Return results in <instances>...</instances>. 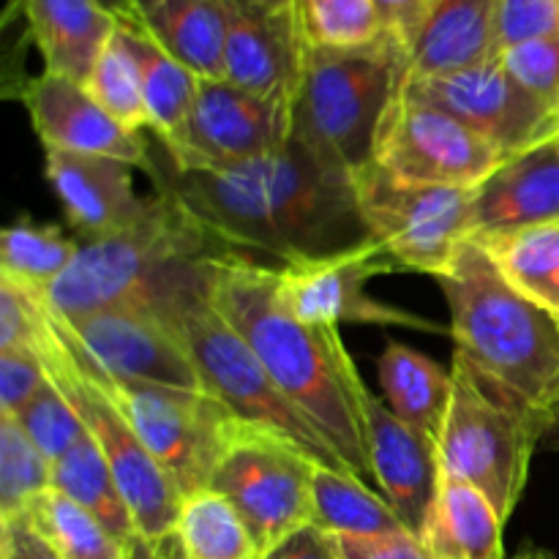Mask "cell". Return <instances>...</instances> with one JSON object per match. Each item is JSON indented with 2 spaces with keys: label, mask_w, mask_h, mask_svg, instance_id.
<instances>
[{
  "label": "cell",
  "mask_w": 559,
  "mask_h": 559,
  "mask_svg": "<svg viewBox=\"0 0 559 559\" xmlns=\"http://www.w3.org/2000/svg\"><path fill=\"white\" fill-rule=\"evenodd\" d=\"M500 63L524 91L559 115V33L502 49Z\"/></svg>",
  "instance_id": "8d00e7d4"
},
{
  "label": "cell",
  "mask_w": 559,
  "mask_h": 559,
  "mask_svg": "<svg viewBox=\"0 0 559 559\" xmlns=\"http://www.w3.org/2000/svg\"><path fill=\"white\" fill-rule=\"evenodd\" d=\"M374 5L380 11L385 36L393 38L409 58L440 0H374Z\"/></svg>",
  "instance_id": "60d3db41"
},
{
  "label": "cell",
  "mask_w": 559,
  "mask_h": 559,
  "mask_svg": "<svg viewBox=\"0 0 559 559\" xmlns=\"http://www.w3.org/2000/svg\"><path fill=\"white\" fill-rule=\"evenodd\" d=\"M47 369L31 349H0V415H16L44 385Z\"/></svg>",
  "instance_id": "f35d334b"
},
{
  "label": "cell",
  "mask_w": 559,
  "mask_h": 559,
  "mask_svg": "<svg viewBox=\"0 0 559 559\" xmlns=\"http://www.w3.org/2000/svg\"><path fill=\"white\" fill-rule=\"evenodd\" d=\"M85 87L120 126L136 131V134L142 129H151L140 63H136V55L131 52L129 41H126L123 31H120V22L115 27L112 38L107 41V47L98 55Z\"/></svg>",
  "instance_id": "d6a6232c"
},
{
  "label": "cell",
  "mask_w": 559,
  "mask_h": 559,
  "mask_svg": "<svg viewBox=\"0 0 559 559\" xmlns=\"http://www.w3.org/2000/svg\"><path fill=\"white\" fill-rule=\"evenodd\" d=\"M497 58V0H440L409 52L407 76L456 74Z\"/></svg>",
  "instance_id": "603a6c76"
},
{
  "label": "cell",
  "mask_w": 559,
  "mask_h": 559,
  "mask_svg": "<svg viewBox=\"0 0 559 559\" xmlns=\"http://www.w3.org/2000/svg\"><path fill=\"white\" fill-rule=\"evenodd\" d=\"M63 559H129V549L63 491L49 489L22 513Z\"/></svg>",
  "instance_id": "4dcf8cb0"
},
{
  "label": "cell",
  "mask_w": 559,
  "mask_h": 559,
  "mask_svg": "<svg viewBox=\"0 0 559 559\" xmlns=\"http://www.w3.org/2000/svg\"><path fill=\"white\" fill-rule=\"evenodd\" d=\"M377 371L388 409L409 429L437 442L451 404L453 374L399 342H388L377 360Z\"/></svg>",
  "instance_id": "d4e9b609"
},
{
  "label": "cell",
  "mask_w": 559,
  "mask_h": 559,
  "mask_svg": "<svg viewBox=\"0 0 559 559\" xmlns=\"http://www.w3.org/2000/svg\"><path fill=\"white\" fill-rule=\"evenodd\" d=\"M80 246L60 227L20 218L0 238V273L47 295L76 260Z\"/></svg>",
  "instance_id": "1f68e13d"
},
{
  "label": "cell",
  "mask_w": 559,
  "mask_h": 559,
  "mask_svg": "<svg viewBox=\"0 0 559 559\" xmlns=\"http://www.w3.org/2000/svg\"><path fill=\"white\" fill-rule=\"evenodd\" d=\"M298 9L311 47L355 49L385 38L374 0H300Z\"/></svg>",
  "instance_id": "e575fe53"
},
{
  "label": "cell",
  "mask_w": 559,
  "mask_h": 559,
  "mask_svg": "<svg viewBox=\"0 0 559 559\" xmlns=\"http://www.w3.org/2000/svg\"><path fill=\"white\" fill-rule=\"evenodd\" d=\"M409 58L393 38L355 49H306L293 102V140L349 175L374 162V142Z\"/></svg>",
  "instance_id": "5b68a950"
},
{
  "label": "cell",
  "mask_w": 559,
  "mask_h": 559,
  "mask_svg": "<svg viewBox=\"0 0 559 559\" xmlns=\"http://www.w3.org/2000/svg\"><path fill=\"white\" fill-rule=\"evenodd\" d=\"M47 151L109 156L151 173L153 156L136 131L120 126L82 82L41 71L20 93Z\"/></svg>",
  "instance_id": "2e32d148"
},
{
  "label": "cell",
  "mask_w": 559,
  "mask_h": 559,
  "mask_svg": "<svg viewBox=\"0 0 559 559\" xmlns=\"http://www.w3.org/2000/svg\"><path fill=\"white\" fill-rule=\"evenodd\" d=\"M353 186L369 238L385 249L399 271L437 278L469 240L475 189L402 183L374 162L353 173Z\"/></svg>",
  "instance_id": "9c48e42d"
},
{
  "label": "cell",
  "mask_w": 559,
  "mask_h": 559,
  "mask_svg": "<svg viewBox=\"0 0 559 559\" xmlns=\"http://www.w3.org/2000/svg\"><path fill=\"white\" fill-rule=\"evenodd\" d=\"M502 162L506 156L478 131L402 91L388 107L374 142L377 167L413 186L478 189Z\"/></svg>",
  "instance_id": "8fae6325"
},
{
  "label": "cell",
  "mask_w": 559,
  "mask_h": 559,
  "mask_svg": "<svg viewBox=\"0 0 559 559\" xmlns=\"http://www.w3.org/2000/svg\"><path fill=\"white\" fill-rule=\"evenodd\" d=\"M123 20L134 22L200 80H224V0H129Z\"/></svg>",
  "instance_id": "7402d4cb"
},
{
  "label": "cell",
  "mask_w": 559,
  "mask_h": 559,
  "mask_svg": "<svg viewBox=\"0 0 559 559\" xmlns=\"http://www.w3.org/2000/svg\"><path fill=\"white\" fill-rule=\"evenodd\" d=\"M559 222V136L508 156L475 189L469 240Z\"/></svg>",
  "instance_id": "d6986e66"
},
{
  "label": "cell",
  "mask_w": 559,
  "mask_h": 559,
  "mask_svg": "<svg viewBox=\"0 0 559 559\" xmlns=\"http://www.w3.org/2000/svg\"><path fill=\"white\" fill-rule=\"evenodd\" d=\"M364 420L371 478L380 484L404 530L420 535L442 475L437 442L402 424L369 388L364 393Z\"/></svg>",
  "instance_id": "ac0fdd59"
},
{
  "label": "cell",
  "mask_w": 559,
  "mask_h": 559,
  "mask_svg": "<svg viewBox=\"0 0 559 559\" xmlns=\"http://www.w3.org/2000/svg\"><path fill=\"white\" fill-rule=\"evenodd\" d=\"M559 33V0H497L500 52Z\"/></svg>",
  "instance_id": "74e56055"
},
{
  "label": "cell",
  "mask_w": 559,
  "mask_h": 559,
  "mask_svg": "<svg viewBox=\"0 0 559 559\" xmlns=\"http://www.w3.org/2000/svg\"><path fill=\"white\" fill-rule=\"evenodd\" d=\"M211 300L284 396L322 431L360 480H369L366 382L338 328L309 325L295 317L278 293V267L262 265L243 251L211 260Z\"/></svg>",
  "instance_id": "7a4b0ae2"
},
{
  "label": "cell",
  "mask_w": 559,
  "mask_h": 559,
  "mask_svg": "<svg viewBox=\"0 0 559 559\" xmlns=\"http://www.w3.org/2000/svg\"><path fill=\"white\" fill-rule=\"evenodd\" d=\"M44 71L85 85L98 55L118 27L102 0H20Z\"/></svg>",
  "instance_id": "44dd1931"
},
{
  "label": "cell",
  "mask_w": 559,
  "mask_h": 559,
  "mask_svg": "<svg viewBox=\"0 0 559 559\" xmlns=\"http://www.w3.org/2000/svg\"><path fill=\"white\" fill-rule=\"evenodd\" d=\"M52 489L63 491L76 506L93 513L129 551L142 540L129 502H126L102 448L93 442L91 435L80 445L71 448L66 456L52 462Z\"/></svg>",
  "instance_id": "4316f807"
},
{
  "label": "cell",
  "mask_w": 559,
  "mask_h": 559,
  "mask_svg": "<svg viewBox=\"0 0 559 559\" xmlns=\"http://www.w3.org/2000/svg\"><path fill=\"white\" fill-rule=\"evenodd\" d=\"M317 464L273 431L243 424L207 489L240 513L265 557L311 524V478Z\"/></svg>",
  "instance_id": "30bf717a"
},
{
  "label": "cell",
  "mask_w": 559,
  "mask_h": 559,
  "mask_svg": "<svg viewBox=\"0 0 559 559\" xmlns=\"http://www.w3.org/2000/svg\"><path fill=\"white\" fill-rule=\"evenodd\" d=\"M336 551L342 559H429L418 535L388 533V535H333Z\"/></svg>",
  "instance_id": "ab89813d"
},
{
  "label": "cell",
  "mask_w": 559,
  "mask_h": 559,
  "mask_svg": "<svg viewBox=\"0 0 559 559\" xmlns=\"http://www.w3.org/2000/svg\"><path fill=\"white\" fill-rule=\"evenodd\" d=\"M262 559H342L336 551V540L331 533L306 524L298 533L284 538L276 549L267 551Z\"/></svg>",
  "instance_id": "7bdbcfd3"
},
{
  "label": "cell",
  "mask_w": 559,
  "mask_h": 559,
  "mask_svg": "<svg viewBox=\"0 0 559 559\" xmlns=\"http://www.w3.org/2000/svg\"><path fill=\"white\" fill-rule=\"evenodd\" d=\"M52 489V462L31 442L14 415H0V519L20 516Z\"/></svg>",
  "instance_id": "836d02e7"
},
{
  "label": "cell",
  "mask_w": 559,
  "mask_h": 559,
  "mask_svg": "<svg viewBox=\"0 0 559 559\" xmlns=\"http://www.w3.org/2000/svg\"><path fill=\"white\" fill-rule=\"evenodd\" d=\"M451 309L453 360L549 435L559 404V320L519 295L484 246L464 240L437 276Z\"/></svg>",
  "instance_id": "3957f363"
},
{
  "label": "cell",
  "mask_w": 559,
  "mask_h": 559,
  "mask_svg": "<svg viewBox=\"0 0 559 559\" xmlns=\"http://www.w3.org/2000/svg\"><path fill=\"white\" fill-rule=\"evenodd\" d=\"M508 284L559 320V222L475 240Z\"/></svg>",
  "instance_id": "83f0119b"
},
{
  "label": "cell",
  "mask_w": 559,
  "mask_h": 559,
  "mask_svg": "<svg viewBox=\"0 0 559 559\" xmlns=\"http://www.w3.org/2000/svg\"><path fill=\"white\" fill-rule=\"evenodd\" d=\"M227 3L224 80L257 96L295 102L306 66L300 9H262L246 0Z\"/></svg>",
  "instance_id": "e0dca14e"
},
{
  "label": "cell",
  "mask_w": 559,
  "mask_h": 559,
  "mask_svg": "<svg viewBox=\"0 0 559 559\" xmlns=\"http://www.w3.org/2000/svg\"><path fill=\"white\" fill-rule=\"evenodd\" d=\"M399 271L377 240L320 257L278 265V293L284 304L309 325L338 328L342 322L399 325L424 333H451L426 317L396 309L366 295V282L377 273Z\"/></svg>",
  "instance_id": "9a60e30c"
},
{
  "label": "cell",
  "mask_w": 559,
  "mask_h": 559,
  "mask_svg": "<svg viewBox=\"0 0 559 559\" xmlns=\"http://www.w3.org/2000/svg\"><path fill=\"white\" fill-rule=\"evenodd\" d=\"M55 322L71 349L102 377L205 391L180 333L145 306H112L74 320L55 314Z\"/></svg>",
  "instance_id": "7c38bea8"
},
{
  "label": "cell",
  "mask_w": 559,
  "mask_h": 559,
  "mask_svg": "<svg viewBox=\"0 0 559 559\" xmlns=\"http://www.w3.org/2000/svg\"><path fill=\"white\" fill-rule=\"evenodd\" d=\"M293 140V104L257 96L229 80H200L183 131L162 142L178 167H213L267 156Z\"/></svg>",
  "instance_id": "5bb4252c"
},
{
  "label": "cell",
  "mask_w": 559,
  "mask_h": 559,
  "mask_svg": "<svg viewBox=\"0 0 559 559\" xmlns=\"http://www.w3.org/2000/svg\"><path fill=\"white\" fill-rule=\"evenodd\" d=\"M546 437H549L555 445H559V404H557L555 415H551V426H549V435H546Z\"/></svg>",
  "instance_id": "7dc6e473"
},
{
  "label": "cell",
  "mask_w": 559,
  "mask_h": 559,
  "mask_svg": "<svg viewBox=\"0 0 559 559\" xmlns=\"http://www.w3.org/2000/svg\"><path fill=\"white\" fill-rule=\"evenodd\" d=\"M33 353L44 364L49 380L63 391L71 407L76 409L93 442L102 448L104 459H107L109 469H112L115 480H118L120 491L129 502L140 538L151 546L173 538L183 495L169 480L162 464L151 456V451L140 440L129 418L120 413L118 404L102 391V385L93 380L85 364L69 347L58 322H55L47 295H44V317L36 342H33Z\"/></svg>",
  "instance_id": "8992f818"
},
{
  "label": "cell",
  "mask_w": 559,
  "mask_h": 559,
  "mask_svg": "<svg viewBox=\"0 0 559 559\" xmlns=\"http://www.w3.org/2000/svg\"><path fill=\"white\" fill-rule=\"evenodd\" d=\"M151 178L229 249L273 257L282 265L371 240L353 175L317 158L298 140L267 156L213 167L153 158Z\"/></svg>",
  "instance_id": "6da1fadb"
},
{
  "label": "cell",
  "mask_w": 559,
  "mask_h": 559,
  "mask_svg": "<svg viewBox=\"0 0 559 559\" xmlns=\"http://www.w3.org/2000/svg\"><path fill=\"white\" fill-rule=\"evenodd\" d=\"M151 549L156 559H262L240 513L213 489L183 497L173 538Z\"/></svg>",
  "instance_id": "484cf974"
},
{
  "label": "cell",
  "mask_w": 559,
  "mask_h": 559,
  "mask_svg": "<svg viewBox=\"0 0 559 559\" xmlns=\"http://www.w3.org/2000/svg\"><path fill=\"white\" fill-rule=\"evenodd\" d=\"M399 91L451 112L506 158L559 136V115L524 91L500 58L445 76H404Z\"/></svg>",
  "instance_id": "4fadbf2b"
},
{
  "label": "cell",
  "mask_w": 559,
  "mask_h": 559,
  "mask_svg": "<svg viewBox=\"0 0 559 559\" xmlns=\"http://www.w3.org/2000/svg\"><path fill=\"white\" fill-rule=\"evenodd\" d=\"M311 524L331 535H388L404 530L385 497L371 491L366 480L328 467H314L311 478Z\"/></svg>",
  "instance_id": "f546056e"
},
{
  "label": "cell",
  "mask_w": 559,
  "mask_h": 559,
  "mask_svg": "<svg viewBox=\"0 0 559 559\" xmlns=\"http://www.w3.org/2000/svg\"><path fill=\"white\" fill-rule=\"evenodd\" d=\"M502 530L506 522L484 491L440 475L418 540L429 559H506Z\"/></svg>",
  "instance_id": "cb8c5ba5"
},
{
  "label": "cell",
  "mask_w": 559,
  "mask_h": 559,
  "mask_svg": "<svg viewBox=\"0 0 559 559\" xmlns=\"http://www.w3.org/2000/svg\"><path fill=\"white\" fill-rule=\"evenodd\" d=\"M246 3L262 5V9H298L300 0H246Z\"/></svg>",
  "instance_id": "ee69618b"
},
{
  "label": "cell",
  "mask_w": 559,
  "mask_h": 559,
  "mask_svg": "<svg viewBox=\"0 0 559 559\" xmlns=\"http://www.w3.org/2000/svg\"><path fill=\"white\" fill-rule=\"evenodd\" d=\"M233 251L207 233L183 202L158 191L134 224L80 246L69 271L47 289V304L63 320L134 306L151 298L180 267Z\"/></svg>",
  "instance_id": "277c9868"
},
{
  "label": "cell",
  "mask_w": 559,
  "mask_h": 559,
  "mask_svg": "<svg viewBox=\"0 0 559 559\" xmlns=\"http://www.w3.org/2000/svg\"><path fill=\"white\" fill-rule=\"evenodd\" d=\"M511 559H557V557L551 555V551L535 549V546H530V549H522L516 557H511Z\"/></svg>",
  "instance_id": "f6af8a7d"
},
{
  "label": "cell",
  "mask_w": 559,
  "mask_h": 559,
  "mask_svg": "<svg viewBox=\"0 0 559 559\" xmlns=\"http://www.w3.org/2000/svg\"><path fill=\"white\" fill-rule=\"evenodd\" d=\"M451 374V404L437 437L440 469L484 491L502 522H508L524 495L544 429L491 396L459 360H453Z\"/></svg>",
  "instance_id": "52a82bcc"
},
{
  "label": "cell",
  "mask_w": 559,
  "mask_h": 559,
  "mask_svg": "<svg viewBox=\"0 0 559 559\" xmlns=\"http://www.w3.org/2000/svg\"><path fill=\"white\" fill-rule=\"evenodd\" d=\"M104 5H107L109 11H112V14H118V16H123L126 11H129V0H102Z\"/></svg>",
  "instance_id": "bcb514c9"
},
{
  "label": "cell",
  "mask_w": 559,
  "mask_h": 559,
  "mask_svg": "<svg viewBox=\"0 0 559 559\" xmlns=\"http://www.w3.org/2000/svg\"><path fill=\"white\" fill-rule=\"evenodd\" d=\"M14 418L20 420L22 431L31 437L33 445L49 462H58L60 456H66L71 448H76L87 437L82 418L76 415V409L71 407L69 399L63 396V391L52 380H47V385Z\"/></svg>",
  "instance_id": "d590c367"
},
{
  "label": "cell",
  "mask_w": 559,
  "mask_h": 559,
  "mask_svg": "<svg viewBox=\"0 0 559 559\" xmlns=\"http://www.w3.org/2000/svg\"><path fill=\"white\" fill-rule=\"evenodd\" d=\"M0 559H63L27 516L0 519Z\"/></svg>",
  "instance_id": "b9f144b4"
},
{
  "label": "cell",
  "mask_w": 559,
  "mask_h": 559,
  "mask_svg": "<svg viewBox=\"0 0 559 559\" xmlns=\"http://www.w3.org/2000/svg\"><path fill=\"white\" fill-rule=\"evenodd\" d=\"M85 369L102 385V391L118 404L120 413L129 418L151 456L162 464L180 495L189 497L211 486L213 475H216L222 459L227 456L243 420L235 418L207 391L118 382L102 377L87 364Z\"/></svg>",
  "instance_id": "ba28073f"
},
{
  "label": "cell",
  "mask_w": 559,
  "mask_h": 559,
  "mask_svg": "<svg viewBox=\"0 0 559 559\" xmlns=\"http://www.w3.org/2000/svg\"><path fill=\"white\" fill-rule=\"evenodd\" d=\"M134 167L109 156L47 151V180L63 205L71 227L87 240L104 238L134 224L151 205L136 194Z\"/></svg>",
  "instance_id": "ffe728a7"
},
{
  "label": "cell",
  "mask_w": 559,
  "mask_h": 559,
  "mask_svg": "<svg viewBox=\"0 0 559 559\" xmlns=\"http://www.w3.org/2000/svg\"><path fill=\"white\" fill-rule=\"evenodd\" d=\"M118 22L131 52L136 55V63H140L151 129L156 131L158 142H173L183 131L191 107H194L200 76L186 69L173 55L164 52L134 22L123 20V16H118Z\"/></svg>",
  "instance_id": "f1b7e54d"
}]
</instances>
